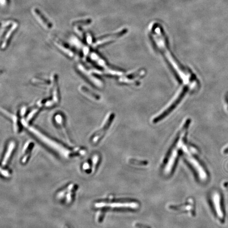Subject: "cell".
<instances>
[{
	"instance_id": "obj_1",
	"label": "cell",
	"mask_w": 228,
	"mask_h": 228,
	"mask_svg": "<svg viewBox=\"0 0 228 228\" xmlns=\"http://www.w3.org/2000/svg\"><path fill=\"white\" fill-rule=\"evenodd\" d=\"M22 125L27 128L30 133L33 135V136L36 138L39 139V141H41L45 145L50 148L51 150L55 152V153L62 158L68 159L72 158L73 156L81 155L86 153L85 149L81 147L75 148L73 150L68 148L60 142L47 136L34 126H31L29 124L25 123H22Z\"/></svg>"
},
{
	"instance_id": "obj_2",
	"label": "cell",
	"mask_w": 228,
	"mask_h": 228,
	"mask_svg": "<svg viewBox=\"0 0 228 228\" xmlns=\"http://www.w3.org/2000/svg\"><path fill=\"white\" fill-rule=\"evenodd\" d=\"M115 118V114L110 112L105 117L104 121L100 126L99 129H97L94 131L90 137V143L92 145H96L102 140L106 133L107 130L109 129L112 125L113 121Z\"/></svg>"
},
{
	"instance_id": "obj_3",
	"label": "cell",
	"mask_w": 228,
	"mask_h": 228,
	"mask_svg": "<svg viewBox=\"0 0 228 228\" xmlns=\"http://www.w3.org/2000/svg\"><path fill=\"white\" fill-rule=\"evenodd\" d=\"M50 88L52 99L47 100L44 107L52 108L57 106L60 102V92L59 88L58 78L56 73H52L50 77Z\"/></svg>"
},
{
	"instance_id": "obj_4",
	"label": "cell",
	"mask_w": 228,
	"mask_h": 228,
	"mask_svg": "<svg viewBox=\"0 0 228 228\" xmlns=\"http://www.w3.org/2000/svg\"><path fill=\"white\" fill-rule=\"evenodd\" d=\"M78 186L74 183H71L67 187L60 190L56 194V198L58 200H65L66 204H70L75 200V192Z\"/></svg>"
},
{
	"instance_id": "obj_5",
	"label": "cell",
	"mask_w": 228,
	"mask_h": 228,
	"mask_svg": "<svg viewBox=\"0 0 228 228\" xmlns=\"http://www.w3.org/2000/svg\"><path fill=\"white\" fill-rule=\"evenodd\" d=\"M78 70L81 73L88 81L94 85L95 87L102 88L104 87V83L102 80L99 78L96 73H94L91 70H88L87 68L81 63H79L77 66Z\"/></svg>"
},
{
	"instance_id": "obj_6",
	"label": "cell",
	"mask_w": 228,
	"mask_h": 228,
	"mask_svg": "<svg viewBox=\"0 0 228 228\" xmlns=\"http://www.w3.org/2000/svg\"><path fill=\"white\" fill-rule=\"evenodd\" d=\"M137 204L136 203H131L126 202H108L106 201H100L96 202L95 208H136Z\"/></svg>"
},
{
	"instance_id": "obj_7",
	"label": "cell",
	"mask_w": 228,
	"mask_h": 228,
	"mask_svg": "<svg viewBox=\"0 0 228 228\" xmlns=\"http://www.w3.org/2000/svg\"><path fill=\"white\" fill-rule=\"evenodd\" d=\"M53 42L59 50H60L68 58L73 59L77 57L78 55H77L75 50L65 42L62 41L60 39H57L55 38H53Z\"/></svg>"
},
{
	"instance_id": "obj_8",
	"label": "cell",
	"mask_w": 228,
	"mask_h": 228,
	"mask_svg": "<svg viewBox=\"0 0 228 228\" xmlns=\"http://www.w3.org/2000/svg\"><path fill=\"white\" fill-rule=\"evenodd\" d=\"M1 113L4 116L10 119V121L12 122L13 129L15 133L17 134L21 133L22 131V121H20L18 117L15 114H12L11 112L7 111V109L1 108Z\"/></svg>"
},
{
	"instance_id": "obj_9",
	"label": "cell",
	"mask_w": 228,
	"mask_h": 228,
	"mask_svg": "<svg viewBox=\"0 0 228 228\" xmlns=\"http://www.w3.org/2000/svg\"><path fill=\"white\" fill-rule=\"evenodd\" d=\"M17 146V143L14 140L9 141L7 143V148L5 150V153L2 159L1 167H7L8 163L10 162L12 155L15 152V149Z\"/></svg>"
},
{
	"instance_id": "obj_10",
	"label": "cell",
	"mask_w": 228,
	"mask_h": 228,
	"mask_svg": "<svg viewBox=\"0 0 228 228\" xmlns=\"http://www.w3.org/2000/svg\"><path fill=\"white\" fill-rule=\"evenodd\" d=\"M79 90L84 97L93 102H99L101 99L99 95L85 85H80L79 87Z\"/></svg>"
},
{
	"instance_id": "obj_11",
	"label": "cell",
	"mask_w": 228,
	"mask_h": 228,
	"mask_svg": "<svg viewBox=\"0 0 228 228\" xmlns=\"http://www.w3.org/2000/svg\"><path fill=\"white\" fill-rule=\"evenodd\" d=\"M34 146L33 142L31 141H27V143L24 144L22 150V155L20 159V161L22 164H26L29 160L31 153Z\"/></svg>"
},
{
	"instance_id": "obj_12",
	"label": "cell",
	"mask_w": 228,
	"mask_h": 228,
	"mask_svg": "<svg viewBox=\"0 0 228 228\" xmlns=\"http://www.w3.org/2000/svg\"><path fill=\"white\" fill-rule=\"evenodd\" d=\"M54 121H56L57 125L59 126V127H60L61 131L64 135V137H65V139L68 143H71V142L70 139V137L69 136V135H68L67 131V129H66L65 119V117L63 116V115L60 114V113L56 114V115L54 116Z\"/></svg>"
},
{
	"instance_id": "obj_13",
	"label": "cell",
	"mask_w": 228,
	"mask_h": 228,
	"mask_svg": "<svg viewBox=\"0 0 228 228\" xmlns=\"http://www.w3.org/2000/svg\"><path fill=\"white\" fill-rule=\"evenodd\" d=\"M122 33L123 32H119L117 33L116 34H113V35H110L108 36H105L101 37L100 39H98V40L96 42H95V44H94V47H98V46H104L105 44H106L108 43H109V42H111L115 39V38L119 37L121 36Z\"/></svg>"
},
{
	"instance_id": "obj_14",
	"label": "cell",
	"mask_w": 228,
	"mask_h": 228,
	"mask_svg": "<svg viewBox=\"0 0 228 228\" xmlns=\"http://www.w3.org/2000/svg\"><path fill=\"white\" fill-rule=\"evenodd\" d=\"M213 200L214 205V208L216 210V213L219 218L223 219V214L221 209V198L220 195L218 192H215L213 197Z\"/></svg>"
},
{
	"instance_id": "obj_15",
	"label": "cell",
	"mask_w": 228,
	"mask_h": 228,
	"mask_svg": "<svg viewBox=\"0 0 228 228\" xmlns=\"http://www.w3.org/2000/svg\"><path fill=\"white\" fill-rule=\"evenodd\" d=\"M188 160H189L190 162L191 163L192 165L194 166L195 170H197V172L199 173V175H200V177L201 178V179L202 180H205L206 178L205 172L204 171L203 168H202L201 166L200 165L199 163L197 162V160H195L194 158H192L190 156H189Z\"/></svg>"
},
{
	"instance_id": "obj_16",
	"label": "cell",
	"mask_w": 228,
	"mask_h": 228,
	"mask_svg": "<svg viewBox=\"0 0 228 228\" xmlns=\"http://www.w3.org/2000/svg\"><path fill=\"white\" fill-rule=\"evenodd\" d=\"M90 58L95 63H96L98 66L104 68V69L107 68L108 66L107 65L106 61L102 59L100 56L95 52H92L90 54Z\"/></svg>"
},
{
	"instance_id": "obj_17",
	"label": "cell",
	"mask_w": 228,
	"mask_h": 228,
	"mask_svg": "<svg viewBox=\"0 0 228 228\" xmlns=\"http://www.w3.org/2000/svg\"><path fill=\"white\" fill-rule=\"evenodd\" d=\"M34 11L36 15L38 17H39V20L44 25V26H46L48 29H50V28H52V25L51 24V23L49 22L48 20L44 16V15L43 14H42L41 12H40L37 9H35L34 10Z\"/></svg>"
},
{
	"instance_id": "obj_18",
	"label": "cell",
	"mask_w": 228,
	"mask_h": 228,
	"mask_svg": "<svg viewBox=\"0 0 228 228\" xmlns=\"http://www.w3.org/2000/svg\"><path fill=\"white\" fill-rule=\"evenodd\" d=\"M31 83L34 85L42 87H48L50 86V80H46L44 78L35 77L32 79Z\"/></svg>"
},
{
	"instance_id": "obj_19",
	"label": "cell",
	"mask_w": 228,
	"mask_h": 228,
	"mask_svg": "<svg viewBox=\"0 0 228 228\" xmlns=\"http://www.w3.org/2000/svg\"><path fill=\"white\" fill-rule=\"evenodd\" d=\"M100 160V156L99 154L97 153H95L91 158V166H92V172H95V171L97 170L98 165L99 164Z\"/></svg>"
},
{
	"instance_id": "obj_20",
	"label": "cell",
	"mask_w": 228,
	"mask_h": 228,
	"mask_svg": "<svg viewBox=\"0 0 228 228\" xmlns=\"http://www.w3.org/2000/svg\"><path fill=\"white\" fill-rule=\"evenodd\" d=\"M82 170L86 173H87L88 174H89L92 172V166L91 163L89 162L88 161L85 162L82 165Z\"/></svg>"
},
{
	"instance_id": "obj_21",
	"label": "cell",
	"mask_w": 228,
	"mask_h": 228,
	"mask_svg": "<svg viewBox=\"0 0 228 228\" xmlns=\"http://www.w3.org/2000/svg\"><path fill=\"white\" fill-rule=\"evenodd\" d=\"M1 174L6 178H9L11 177L12 175L11 171L9 170V168H8L7 167H1Z\"/></svg>"
},
{
	"instance_id": "obj_22",
	"label": "cell",
	"mask_w": 228,
	"mask_h": 228,
	"mask_svg": "<svg viewBox=\"0 0 228 228\" xmlns=\"http://www.w3.org/2000/svg\"><path fill=\"white\" fill-rule=\"evenodd\" d=\"M27 109H27V107L26 106H25V105L22 106V107H21L20 109V115L22 117L25 116V115L27 114Z\"/></svg>"
},
{
	"instance_id": "obj_23",
	"label": "cell",
	"mask_w": 228,
	"mask_h": 228,
	"mask_svg": "<svg viewBox=\"0 0 228 228\" xmlns=\"http://www.w3.org/2000/svg\"><path fill=\"white\" fill-rule=\"evenodd\" d=\"M104 216V214L102 213V212H100L98 213H97L96 216V220L98 222H100L102 221Z\"/></svg>"
},
{
	"instance_id": "obj_24",
	"label": "cell",
	"mask_w": 228,
	"mask_h": 228,
	"mask_svg": "<svg viewBox=\"0 0 228 228\" xmlns=\"http://www.w3.org/2000/svg\"><path fill=\"white\" fill-rule=\"evenodd\" d=\"M90 22H91V20H80V21L75 22V23H73V24L75 23V24H89V23H90Z\"/></svg>"
},
{
	"instance_id": "obj_25",
	"label": "cell",
	"mask_w": 228,
	"mask_h": 228,
	"mask_svg": "<svg viewBox=\"0 0 228 228\" xmlns=\"http://www.w3.org/2000/svg\"><path fill=\"white\" fill-rule=\"evenodd\" d=\"M87 40L88 43L89 44H92V37L91 36H90V34H88L87 37Z\"/></svg>"
},
{
	"instance_id": "obj_26",
	"label": "cell",
	"mask_w": 228,
	"mask_h": 228,
	"mask_svg": "<svg viewBox=\"0 0 228 228\" xmlns=\"http://www.w3.org/2000/svg\"><path fill=\"white\" fill-rule=\"evenodd\" d=\"M223 152H224V153H228V145L227 146H226L225 148L224 149Z\"/></svg>"
},
{
	"instance_id": "obj_27",
	"label": "cell",
	"mask_w": 228,
	"mask_h": 228,
	"mask_svg": "<svg viewBox=\"0 0 228 228\" xmlns=\"http://www.w3.org/2000/svg\"><path fill=\"white\" fill-rule=\"evenodd\" d=\"M64 228H70L68 226H65V227H64Z\"/></svg>"
},
{
	"instance_id": "obj_28",
	"label": "cell",
	"mask_w": 228,
	"mask_h": 228,
	"mask_svg": "<svg viewBox=\"0 0 228 228\" xmlns=\"http://www.w3.org/2000/svg\"><path fill=\"white\" fill-rule=\"evenodd\" d=\"M227 187H228V186H227Z\"/></svg>"
}]
</instances>
